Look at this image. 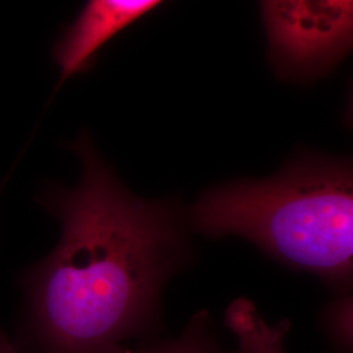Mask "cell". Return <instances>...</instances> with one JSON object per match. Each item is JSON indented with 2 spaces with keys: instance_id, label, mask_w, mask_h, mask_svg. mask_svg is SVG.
Returning a JSON list of instances; mask_svg holds the SVG:
<instances>
[{
  "instance_id": "8992f818",
  "label": "cell",
  "mask_w": 353,
  "mask_h": 353,
  "mask_svg": "<svg viewBox=\"0 0 353 353\" xmlns=\"http://www.w3.org/2000/svg\"><path fill=\"white\" fill-rule=\"evenodd\" d=\"M319 323L325 338L336 352L353 353V290L326 303Z\"/></svg>"
},
{
  "instance_id": "7a4b0ae2",
  "label": "cell",
  "mask_w": 353,
  "mask_h": 353,
  "mask_svg": "<svg viewBox=\"0 0 353 353\" xmlns=\"http://www.w3.org/2000/svg\"><path fill=\"white\" fill-rule=\"evenodd\" d=\"M188 219L204 237L249 241L336 296L353 290V160L300 157L267 178L216 186Z\"/></svg>"
},
{
  "instance_id": "3957f363",
  "label": "cell",
  "mask_w": 353,
  "mask_h": 353,
  "mask_svg": "<svg viewBox=\"0 0 353 353\" xmlns=\"http://www.w3.org/2000/svg\"><path fill=\"white\" fill-rule=\"evenodd\" d=\"M259 10L270 58L281 76L319 75L353 49V0H271Z\"/></svg>"
},
{
  "instance_id": "52a82bcc",
  "label": "cell",
  "mask_w": 353,
  "mask_h": 353,
  "mask_svg": "<svg viewBox=\"0 0 353 353\" xmlns=\"http://www.w3.org/2000/svg\"><path fill=\"white\" fill-rule=\"evenodd\" d=\"M0 353H28L19 345L17 341H12L11 336L0 327Z\"/></svg>"
},
{
  "instance_id": "5b68a950",
  "label": "cell",
  "mask_w": 353,
  "mask_h": 353,
  "mask_svg": "<svg viewBox=\"0 0 353 353\" xmlns=\"http://www.w3.org/2000/svg\"><path fill=\"white\" fill-rule=\"evenodd\" d=\"M115 353H237L229 350L216 319L208 310L190 316L182 331L172 338L132 345Z\"/></svg>"
},
{
  "instance_id": "277c9868",
  "label": "cell",
  "mask_w": 353,
  "mask_h": 353,
  "mask_svg": "<svg viewBox=\"0 0 353 353\" xmlns=\"http://www.w3.org/2000/svg\"><path fill=\"white\" fill-rule=\"evenodd\" d=\"M161 6L159 0H90L52 48L61 83L92 68L99 52L123 32Z\"/></svg>"
},
{
  "instance_id": "6da1fadb",
  "label": "cell",
  "mask_w": 353,
  "mask_h": 353,
  "mask_svg": "<svg viewBox=\"0 0 353 353\" xmlns=\"http://www.w3.org/2000/svg\"><path fill=\"white\" fill-rule=\"evenodd\" d=\"M71 148L83 178L75 189L49 185L38 198L62 233L20 275L17 343L28 353H115L157 341L165 287L195 259L189 219L178 203L128 192L88 134Z\"/></svg>"
},
{
  "instance_id": "ba28073f",
  "label": "cell",
  "mask_w": 353,
  "mask_h": 353,
  "mask_svg": "<svg viewBox=\"0 0 353 353\" xmlns=\"http://www.w3.org/2000/svg\"><path fill=\"white\" fill-rule=\"evenodd\" d=\"M350 113H351V119H352L353 122V96L352 100H351V109H350Z\"/></svg>"
}]
</instances>
